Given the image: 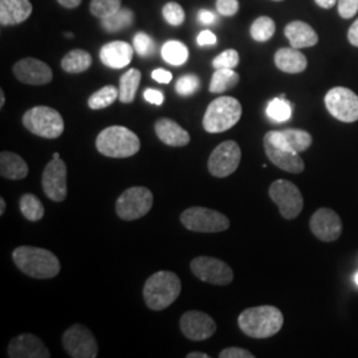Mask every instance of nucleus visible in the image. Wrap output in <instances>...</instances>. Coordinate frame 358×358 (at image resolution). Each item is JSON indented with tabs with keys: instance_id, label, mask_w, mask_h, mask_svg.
Returning a JSON list of instances; mask_svg holds the SVG:
<instances>
[{
	"instance_id": "57",
	"label": "nucleus",
	"mask_w": 358,
	"mask_h": 358,
	"mask_svg": "<svg viewBox=\"0 0 358 358\" xmlns=\"http://www.w3.org/2000/svg\"><path fill=\"white\" fill-rule=\"evenodd\" d=\"M275 1H282V0H275Z\"/></svg>"
},
{
	"instance_id": "25",
	"label": "nucleus",
	"mask_w": 358,
	"mask_h": 358,
	"mask_svg": "<svg viewBox=\"0 0 358 358\" xmlns=\"http://www.w3.org/2000/svg\"><path fill=\"white\" fill-rule=\"evenodd\" d=\"M275 64L285 73H301L307 69L308 60L304 53L296 48H282L275 53Z\"/></svg>"
},
{
	"instance_id": "52",
	"label": "nucleus",
	"mask_w": 358,
	"mask_h": 358,
	"mask_svg": "<svg viewBox=\"0 0 358 358\" xmlns=\"http://www.w3.org/2000/svg\"><path fill=\"white\" fill-rule=\"evenodd\" d=\"M6 201H4V198H0V215H4V213H6Z\"/></svg>"
},
{
	"instance_id": "54",
	"label": "nucleus",
	"mask_w": 358,
	"mask_h": 358,
	"mask_svg": "<svg viewBox=\"0 0 358 358\" xmlns=\"http://www.w3.org/2000/svg\"><path fill=\"white\" fill-rule=\"evenodd\" d=\"M53 158H55V159H59V158H60V154H59V153L53 154Z\"/></svg>"
},
{
	"instance_id": "4",
	"label": "nucleus",
	"mask_w": 358,
	"mask_h": 358,
	"mask_svg": "<svg viewBox=\"0 0 358 358\" xmlns=\"http://www.w3.org/2000/svg\"><path fill=\"white\" fill-rule=\"evenodd\" d=\"M96 148L109 158H128L138 153L141 142L134 131L125 127H109L97 136Z\"/></svg>"
},
{
	"instance_id": "14",
	"label": "nucleus",
	"mask_w": 358,
	"mask_h": 358,
	"mask_svg": "<svg viewBox=\"0 0 358 358\" xmlns=\"http://www.w3.org/2000/svg\"><path fill=\"white\" fill-rule=\"evenodd\" d=\"M41 185L44 194L53 202H63L68 194L66 187V165L62 158L55 159L43 171Z\"/></svg>"
},
{
	"instance_id": "50",
	"label": "nucleus",
	"mask_w": 358,
	"mask_h": 358,
	"mask_svg": "<svg viewBox=\"0 0 358 358\" xmlns=\"http://www.w3.org/2000/svg\"><path fill=\"white\" fill-rule=\"evenodd\" d=\"M315 1L317 6H320L321 8H332L337 0H315Z\"/></svg>"
},
{
	"instance_id": "34",
	"label": "nucleus",
	"mask_w": 358,
	"mask_h": 358,
	"mask_svg": "<svg viewBox=\"0 0 358 358\" xmlns=\"http://www.w3.org/2000/svg\"><path fill=\"white\" fill-rule=\"evenodd\" d=\"M267 115L275 122H285L292 117V103L282 97L273 99L267 106Z\"/></svg>"
},
{
	"instance_id": "16",
	"label": "nucleus",
	"mask_w": 358,
	"mask_h": 358,
	"mask_svg": "<svg viewBox=\"0 0 358 358\" xmlns=\"http://www.w3.org/2000/svg\"><path fill=\"white\" fill-rule=\"evenodd\" d=\"M309 227L312 234L320 239L321 242H334L340 238L343 232V222L337 213L331 208H319L309 222Z\"/></svg>"
},
{
	"instance_id": "38",
	"label": "nucleus",
	"mask_w": 358,
	"mask_h": 358,
	"mask_svg": "<svg viewBox=\"0 0 358 358\" xmlns=\"http://www.w3.org/2000/svg\"><path fill=\"white\" fill-rule=\"evenodd\" d=\"M133 47H134V51L137 52L141 57H150L155 52V43L153 38L145 32H138L134 35Z\"/></svg>"
},
{
	"instance_id": "18",
	"label": "nucleus",
	"mask_w": 358,
	"mask_h": 358,
	"mask_svg": "<svg viewBox=\"0 0 358 358\" xmlns=\"http://www.w3.org/2000/svg\"><path fill=\"white\" fill-rule=\"evenodd\" d=\"M10 358H50L51 353L45 344L34 334H19L8 345Z\"/></svg>"
},
{
	"instance_id": "32",
	"label": "nucleus",
	"mask_w": 358,
	"mask_h": 358,
	"mask_svg": "<svg viewBox=\"0 0 358 358\" xmlns=\"http://www.w3.org/2000/svg\"><path fill=\"white\" fill-rule=\"evenodd\" d=\"M19 207L23 217L29 222H38L40 219H43L45 213L44 206L34 194H24L19 201Z\"/></svg>"
},
{
	"instance_id": "49",
	"label": "nucleus",
	"mask_w": 358,
	"mask_h": 358,
	"mask_svg": "<svg viewBox=\"0 0 358 358\" xmlns=\"http://www.w3.org/2000/svg\"><path fill=\"white\" fill-rule=\"evenodd\" d=\"M59 4H62L65 8H76L83 0H57Z\"/></svg>"
},
{
	"instance_id": "33",
	"label": "nucleus",
	"mask_w": 358,
	"mask_h": 358,
	"mask_svg": "<svg viewBox=\"0 0 358 358\" xmlns=\"http://www.w3.org/2000/svg\"><path fill=\"white\" fill-rule=\"evenodd\" d=\"M118 97H120V90H117L113 85H106L90 96L88 105L93 110H100L110 106Z\"/></svg>"
},
{
	"instance_id": "8",
	"label": "nucleus",
	"mask_w": 358,
	"mask_h": 358,
	"mask_svg": "<svg viewBox=\"0 0 358 358\" xmlns=\"http://www.w3.org/2000/svg\"><path fill=\"white\" fill-rule=\"evenodd\" d=\"M153 207V194L148 187H130L115 202V213L124 220H136L145 217Z\"/></svg>"
},
{
	"instance_id": "39",
	"label": "nucleus",
	"mask_w": 358,
	"mask_h": 358,
	"mask_svg": "<svg viewBox=\"0 0 358 358\" xmlns=\"http://www.w3.org/2000/svg\"><path fill=\"white\" fill-rule=\"evenodd\" d=\"M162 15L170 26L178 27L185 22V11L178 3L170 1L162 8Z\"/></svg>"
},
{
	"instance_id": "26",
	"label": "nucleus",
	"mask_w": 358,
	"mask_h": 358,
	"mask_svg": "<svg viewBox=\"0 0 358 358\" xmlns=\"http://www.w3.org/2000/svg\"><path fill=\"white\" fill-rule=\"evenodd\" d=\"M0 174L3 178L20 180L28 176V165L20 155L11 152H1Z\"/></svg>"
},
{
	"instance_id": "43",
	"label": "nucleus",
	"mask_w": 358,
	"mask_h": 358,
	"mask_svg": "<svg viewBox=\"0 0 358 358\" xmlns=\"http://www.w3.org/2000/svg\"><path fill=\"white\" fill-rule=\"evenodd\" d=\"M219 357L220 358H254L255 356L247 350V349H242V348H227V349H223L220 353H219Z\"/></svg>"
},
{
	"instance_id": "10",
	"label": "nucleus",
	"mask_w": 358,
	"mask_h": 358,
	"mask_svg": "<svg viewBox=\"0 0 358 358\" xmlns=\"http://www.w3.org/2000/svg\"><path fill=\"white\" fill-rule=\"evenodd\" d=\"M190 268L196 279L208 284L229 285L234 280V272L230 266L217 257L198 256L192 259Z\"/></svg>"
},
{
	"instance_id": "20",
	"label": "nucleus",
	"mask_w": 358,
	"mask_h": 358,
	"mask_svg": "<svg viewBox=\"0 0 358 358\" xmlns=\"http://www.w3.org/2000/svg\"><path fill=\"white\" fill-rule=\"evenodd\" d=\"M264 138H268L269 141L276 143L278 146H282L284 149L292 150L296 153L306 152L312 145V136L306 130L300 129L272 130L264 136Z\"/></svg>"
},
{
	"instance_id": "24",
	"label": "nucleus",
	"mask_w": 358,
	"mask_h": 358,
	"mask_svg": "<svg viewBox=\"0 0 358 358\" xmlns=\"http://www.w3.org/2000/svg\"><path fill=\"white\" fill-rule=\"evenodd\" d=\"M284 34L296 50L309 48L319 43V36L312 27L304 22H292L285 27Z\"/></svg>"
},
{
	"instance_id": "46",
	"label": "nucleus",
	"mask_w": 358,
	"mask_h": 358,
	"mask_svg": "<svg viewBox=\"0 0 358 358\" xmlns=\"http://www.w3.org/2000/svg\"><path fill=\"white\" fill-rule=\"evenodd\" d=\"M152 77L159 84H169L173 80V75L166 69H155L152 72Z\"/></svg>"
},
{
	"instance_id": "7",
	"label": "nucleus",
	"mask_w": 358,
	"mask_h": 358,
	"mask_svg": "<svg viewBox=\"0 0 358 358\" xmlns=\"http://www.w3.org/2000/svg\"><path fill=\"white\" fill-rule=\"evenodd\" d=\"M180 222L187 230L194 232H222L230 227V219L224 214L206 208V207H190L180 214Z\"/></svg>"
},
{
	"instance_id": "13",
	"label": "nucleus",
	"mask_w": 358,
	"mask_h": 358,
	"mask_svg": "<svg viewBox=\"0 0 358 358\" xmlns=\"http://www.w3.org/2000/svg\"><path fill=\"white\" fill-rule=\"evenodd\" d=\"M242 159V150L235 141H224L217 145L208 158V171L217 178L229 177L236 171Z\"/></svg>"
},
{
	"instance_id": "17",
	"label": "nucleus",
	"mask_w": 358,
	"mask_h": 358,
	"mask_svg": "<svg viewBox=\"0 0 358 358\" xmlns=\"http://www.w3.org/2000/svg\"><path fill=\"white\" fill-rule=\"evenodd\" d=\"M13 71L19 81L28 85H45L53 78L51 66L34 57H27L17 62L13 65Z\"/></svg>"
},
{
	"instance_id": "53",
	"label": "nucleus",
	"mask_w": 358,
	"mask_h": 358,
	"mask_svg": "<svg viewBox=\"0 0 358 358\" xmlns=\"http://www.w3.org/2000/svg\"><path fill=\"white\" fill-rule=\"evenodd\" d=\"M4 103H6V96H4V92L0 90V108L4 106Z\"/></svg>"
},
{
	"instance_id": "48",
	"label": "nucleus",
	"mask_w": 358,
	"mask_h": 358,
	"mask_svg": "<svg viewBox=\"0 0 358 358\" xmlns=\"http://www.w3.org/2000/svg\"><path fill=\"white\" fill-rule=\"evenodd\" d=\"M348 38H349V43H350L352 45L358 47V19L350 26V28H349Z\"/></svg>"
},
{
	"instance_id": "37",
	"label": "nucleus",
	"mask_w": 358,
	"mask_h": 358,
	"mask_svg": "<svg viewBox=\"0 0 358 358\" xmlns=\"http://www.w3.org/2000/svg\"><path fill=\"white\" fill-rule=\"evenodd\" d=\"M201 88V81L195 75H185L176 84V92L182 97H189Z\"/></svg>"
},
{
	"instance_id": "12",
	"label": "nucleus",
	"mask_w": 358,
	"mask_h": 358,
	"mask_svg": "<svg viewBox=\"0 0 358 358\" xmlns=\"http://www.w3.org/2000/svg\"><path fill=\"white\" fill-rule=\"evenodd\" d=\"M328 112L341 122H356L358 120V96L344 87L332 88L325 96Z\"/></svg>"
},
{
	"instance_id": "3",
	"label": "nucleus",
	"mask_w": 358,
	"mask_h": 358,
	"mask_svg": "<svg viewBox=\"0 0 358 358\" xmlns=\"http://www.w3.org/2000/svg\"><path fill=\"white\" fill-rule=\"evenodd\" d=\"M180 289V279L174 272L159 271L145 282L143 299L150 309L164 310L178 299Z\"/></svg>"
},
{
	"instance_id": "28",
	"label": "nucleus",
	"mask_w": 358,
	"mask_h": 358,
	"mask_svg": "<svg viewBox=\"0 0 358 358\" xmlns=\"http://www.w3.org/2000/svg\"><path fill=\"white\" fill-rule=\"evenodd\" d=\"M92 65L90 52L84 50H73L68 52L62 60V68L66 73H83L88 71Z\"/></svg>"
},
{
	"instance_id": "6",
	"label": "nucleus",
	"mask_w": 358,
	"mask_h": 358,
	"mask_svg": "<svg viewBox=\"0 0 358 358\" xmlns=\"http://www.w3.org/2000/svg\"><path fill=\"white\" fill-rule=\"evenodd\" d=\"M23 125L32 134L47 140L59 138L64 131L62 115L56 109L43 105L27 110L23 115Z\"/></svg>"
},
{
	"instance_id": "30",
	"label": "nucleus",
	"mask_w": 358,
	"mask_h": 358,
	"mask_svg": "<svg viewBox=\"0 0 358 358\" xmlns=\"http://www.w3.org/2000/svg\"><path fill=\"white\" fill-rule=\"evenodd\" d=\"M162 59L167 64L180 66L189 60V48L178 40H170L162 47Z\"/></svg>"
},
{
	"instance_id": "1",
	"label": "nucleus",
	"mask_w": 358,
	"mask_h": 358,
	"mask_svg": "<svg viewBox=\"0 0 358 358\" xmlns=\"http://www.w3.org/2000/svg\"><path fill=\"white\" fill-rule=\"evenodd\" d=\"M13 260L17 268L34 279H52L57 276L62 269L59 257L40 247H17L13 250Z\"/></svg>"
},
{
	"instance_id": "15",
	"label": "nucleus",
	"mask_w": 358,
	"mask_h": 358,
	"mask_svg": "<svg viewBox=\"0 0 358 358\" xmlns=\"http://www.w3.org/2000/svg\"><path fill=\"white\" fill-rule=\"evenodd\" d=\"M179 325L183 336L192 341H203L217 332V322L201 310H189L183 313Z\"/></svg>"
},
{
	"instance_id": "9",
	"label": "nucleus",
	"mask_w": 358,
	"mask_h": 358,
	"mask_svg": "<svg viewBox=\"0 0 358 358\" xmlns=\"http://www.w3.org/2000/svg\"><path fill=\"white\" fill-rule=\"evenodd\" d=\"M269 198L279 207L280 215L288 220L296 219L304 208L303 194L287 179H278L269 186Z\"/></svg>"
},
{
	"instance_id": "5",
	"label": "nucleus",
	"mask_w": 358,
	"mask_h": 358,
	"mask_svg": "<svg viewBox=\"0 0 358 358\" xmlns=\"http://www.w3.org/2000/svg\"><path fill=\"white\" fill-rule=\"evenodd\" d=\"M242 117V105L229 96L215 99L206 109L203 128L208 133H223L235 127Z\"/></svg>"
},
{
	"instance_id": "27",
	"label": "nucleus",
	"mask_w": 358,
	"mask_h": 358,
	"mask_svg": "<svg viewBox=\"0 0 358 358\" xmlns=\"http://www.w3.org/2000/svg\"><path fill=\"white\" fill-rule=\"evenodd\" d=\"M141 83V72L138 69H129L120 78V97L121 103H130L134 101L136 93Z\"/></svg>"
},
{
	"instance_id": "31",
	"label": "nucleus",
	"mask_w": 358,
	"mask_h": 358,
	"mask_svg": "<svg viewBox=\"0 0 358 358\" xmlns=\"http://www.w3.org/2000/svg\"><path fill=\"white\" fill-rule=\"evenodd\" d=\"M134 20V13L129 8H120L117 13H113L112 16L103 19L101 26L103 29L109 34H117L122 29H127L128 27L133 24Z\"/></svg>"
},
{
	"instance_id": "19",
	"label": "nucleus",
	"mask_w": 358,
	"mask_h": 358,
	"mask_svg": "<svg viewBox=\"0 0 358 358\" xmlns=\"http://www.w3.org/2000/svg\"><path fill=\"white\" fill-rule=\"evenodd\" d=\"M263 143H264V150L269 161L275 166L292 174H300L304 171L306 165L299 153L284 149L282 146H278L276 143L269 141L268 138H264Z\"/></svg>"
},
{
	"instance_id": "11",
	"label": "nucleus",
	"mask_w": 358,
	"mask_h": 358,
	"mask_svg": "<svg viewBox=\"0 0 358 358\" xmlns=\"http://www.w3.org/2000/svg\"><path fill=\"white\" fill-rule=\"evenodd\" d=\"M63 346L72 358H96L99 345L90 329L81 324H75L63 334Z\"/></svg>"
},
{
	"instance_id": "23",
	"label": "nucleus",
	"mask_w": 358,
	"mask_h": 358,
	"mask_svg": "<svg viewBox=\"0 0 358 358\" xmlns=\"http://www.w3.org/2000/svg\"><path fill=\"white\" fill-rule=\"evenodd\" d=\"M32 4L29 0H0L1 26H16L31 16Z\"/></svg>"
},
{
	"instance_id": "22",
	"label": "nucleus",
	"mask_w": 358,
	"mask_h": 358,
	"mask_svg": "<svg viewBox=\"0 0 358 358\" xmlns=\"http://www.w3.org/2000/svg\"><path fill=\"white\" fill-rule=\"evenodd\" d=\"M154 130L157 137L169 146L182 148L190 143V134L170 118L158 120L154 125Z\"/></svg>"
},
{
	"instance_id": "42",
	"label": "nucleus",
	"mask_w": 358,
	"mask_h": 358,
	"mask_svg": "<svg viewBox=\"0 0 358 358\" xmlns=\"http://www.w3.org/2000/svg\"><path fill=\"white\" fill-rule=\"evenodd\" d=\"M217 13L223 16H234L239 11L238 0H217Z\"/></svg>"
},
{
	"instance_id": "40",
	"label": "nucleus",
	"mask_w": 358,
	"mask_h": 358,
	"mask_svg": "<svg viewBox=\"0 0 358 358\" xmlns=\"http://www.w3.org/2000/svg\"><path fill=\"white\" fill-rule=\"evenodd\" d=\"M239 60H241V57H239L238 52L235 50H227V51L222 52L213 60V66L215 69H220V68L234 69L239 64Z\"/></svg>"
},
{
	"instance_id": "55",
	"label": "nucleus",
	"mask_w": 358,
	"mask_h": 358,
	"mask_svg": "<svg viewBox=\"0 0 358 358\" xmlns=\"http://www.w3.org/2000/svg\"><path fill=\"white\" fill-rule=\"evenodd\" d=\"M65 36H66V38H73V34H65Z\"/></svg>"
},
{
	"instance_id": "47",
	"label": "nucleus",
	"mask_w": 358,
	"mask_h": 358,
	"mask_svg": "<svg viewBox=\"0 0 358 358\" xmlns=\"http://www.w3.org/2000/svg\"><path fill=\"white\" fill-rule=\"evenodd\" d=\"M198 20L206 24V26H210V24H214L217 20V16L213 11H208V10H201L198 13Z\"/></svg>"
},
{
	"instance_id": "45",
	"label": "nucleus",
	"mask_w": 358,
	"mask_h": 358,
	"mask_svg": "<svg viewBox=\"0 0 358 358\" xmlns=\"http://www.w3.org/2000/svg\"><path fill=\"white\" fill-rule=\"evenodd\" d=\"M217 41V36L214 35V32H211V31H208V29L202 31V32L198 35V38H196V43H198V45H201V47H211V45H215Z\"/></svg>"
},
{
	"instance_id": "44",
	"label": "nucleus",
	"mask_w": 358,
	"mask_h": 358,
	"mask_svg": "<svg viewBox=\"0 0 358 358\" xmlns=\"http://www.w3.org/2000/svg\"><path fill=\"white\" fill-rule=\"evenodd\" d=\"M143 99L148 101V103H153V105H162L165 101V96L161 90H146L143 92Z\"/></svg>"
},
{
	"instance_id": "35",
	"label": "nucleus",
	"mask_w": 358,
	"mask_h": 358,
	"mask_svg": "<svg viewBox=\"0 0 358 358\" xmlns=\"http://www.w3.org/2000/svg\"><path fill=\"white\" fill-rule=\"evenodd\" d=\"M275 22L268 17V16H262L257 17L255 22L251 26V36L259 43H264L268 41L269 38L275 35Z\"/></svg>"
},
{
	"instance_id": "21",
	"label": "nucleus",
	"mask_w": 358,
	"mask_h": 358,
	"mask_svg": "<svg viewBox=\"0 0 358 358\" xmlns=\"http://www.w3.org/2000/svg\"><path fill=\"white\" fill-rule=\"evenodd\" d=\"M134 55V47H131L127 41H110L106 43L100 51V60L103 65L121 69L130 64Z\"/></svg>"
},
{
	"instance_id": "29",
	"label": "nucleus",
	"mask_w": 358,
	"mask_h": 358,
	"mask_svg": "<svg viewBox=\"0 0 358 358\" xmlns=\"http://www.w3.org/2000/svg\"><path fill=\"white\" fill-rule=\"evenodd\" d=\"M241 77L229 68H220L215 69V73L211 77L210 83V92L211 93H224L226 90H232L238 85Z\"/></svg>"
},
{
	"instance_id": "41",
	"label": "nucleus",
	"mask_w": 358,
	"mask_h": 358,
	"mask_svg": "<svg viewBox=\"0 0 358 358\" xmlns=\"http://www.w3.org/2000/svg\"><path fill=\"white\" fill-rule=\"evenodd\" d=\"M358 11V0H338V13L344 19L353 17Z\"/></svg>"
},
{
	"instance_id": "56",
	"label": "nucleus",
	"mask_w": 358,
	"mask_h": 358,
	"mask_svg": "<svg viewBox=\"0 0 358 358\" xmlns=\"http://www.w3.org/2000/svg\"><path fill=\"white\" fill-rule=\"evenodd\" d=\"M355 280H356V284L358 285V273L356 275V278H355Z\"/></svg>"
},
{
	"instance_id": "36",
	"label": "nucleus",
	"mask_w": 358,
	"mask_h": 358,
	"mask_svg": "<svg viewBox=\"0 0 358 358\" xmlns=\"http://www.w3.org/2000/svg\"><path fill=\"white\" fill-rule=\"evenodd\" d=\"M121 8V0H92L90 10L93 16L99 19H106Z\"/></svg>"
},
{
	"instance_id": "2",
	"label": "nucleus",
	"mask_w": 358,
	"mask_h": 358,
	"mask_svg": "<svg viewBox=\"0 0 358 358\" xmlns=\"http://www.w3.org/2000/svg\"><path fill=\"white\" fill-rule=\"evenodd\" d=\"M282 310L272 306L248 308L238 319L241 331L252 338H269L282 331Z\"/></svg>"
},
{
	"instance_id": "51",
	"label": "nucleus",
	"mask_w": 358,
	"mask_h": 358,
	"mask_svg": "<svg viewBox=\"0 0 358 358\" xmlns=\"http://www.w3.org/2000/svg\"><path fill=\"white\" fill-rule=\"evenodd\" d=\"M187 358H210L207 353H202V352H192L187 355Z\"/></svg>"
}]
</instances>
